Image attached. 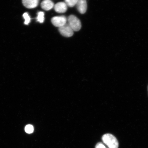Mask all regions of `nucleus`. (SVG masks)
<instances>
[{
    "label": "nucleus",
    "mask_w": 148,
    "mask_h": 148,
    "mask_svg": "<svg viewBox=\"0 0 148 148\" xmlns=\"http://www.w3.org/2000/svg\"><path fill=\"white\" fill-rule=\"evenodd\" d=\"M103 143L109 148H118L119 143L117 139L113 135L110 134H106L102 138Z\"/></svg>",
    "instance_id": "f257e3e1"
},
{
    "label": "nucleus",
    "mask_w": 148,
    "mask_h": 148,
    "mask_svg": "<svg viewBox=\"0 0 148 148\" xmlns=\"http://www.w3.org/2000/svg\"><path fill=\"white\" fill-rule=\"evenodd\" d=\"M69 24L74 31H78L81 28V23L80 20L73 15H70L68 18Z\"/></svg>",
    "instance_id": "f03ea898"
},
{
    "label": "nucleus",
    "mask_w": 148,
    "mask_h": 148,
    "mask_svg": "<svg viewBox=\"0 0 148 148\" xmlns=\"http://www.w3.org/2000/svg\"><path fill=\"white\" fill-rule=\"evenodd\" d=\"M67 19L64 16H56L51 18V22L55 26L60 27L66 24Z\"/></svg>",
    "instance_id": "7ed1b4c3"
},
{
    "label": "nucleus",
    "mask_w": 148,
    "mask_h": 148,
    "mask_svg": "<svg viewBox=\"0 0 148 148\" xmlns=\"http://www.w3.org/2000/svg\"><path fill=\"white\" fill-rule=\"evenodd\" d=\"M59 31L62 36L67 38L73 36V34L74 31L68 23L59 27Z\"/></svg>",
    "instance_id": "20e7f679"
},
{
    "label": "nucleus",
    "mask_w": 148,
    "mask_h": 148,
    "mask_svg": "<svg viewBox=\"0 0 148 148\" xmlns=\"http://www.w3.org/2000/svg\"><path fill=\"white\" fill-rule=\"evenodd\" d=\"M77 10L81 14H84L87 9L86 0H78L77 3Z\"/></svg>",
    "instance_id": "39448f33"
},
{
    "label": "nucleus",
    "mask_w": 148,
    "mask_h": 148,
    "mask_svg": "<svg viewBox=\"0 0 148 148\" xmlns=\"http://www.w3.org/2000/svg\"><path fill=\"white\" fill-rule=\"evenodd\" d=\"M54 10L58 13H64L67 10V5L65 3L61 2L56 3L54 6Z\"/></svg>",
    "instance_id": "423d86ee"
},
{
    "label": "nucleus",
    "mask_w": 148,
    "mask_h": 148,
    "mask_svg": "<svg viewBox=\"0 0 148 148\" xmlns=\"http://www.w3.org/2000/svg\"><path fill=\"white\" fill-rule=\"evenodd\" d=\"M40 0H22L24 6L27 8H34L38 6Z\"/></svg>",
    "instance_id": "0eeeda50"
},
{
    "label": "nucleus",
    "mask_w": 148,
    "mask_h": 148,
    "mask_svg": "<svg viewBox=\"0 0 148 148\" xmlns=\"http://www.w3.org/2000/svg\"><path fill=\"white\" fill-rule=\"evenodd\" d=\"M54 6V3L51 0H43L41 3L42 8L46 11L51 10Z\"/></svg>",
    "instance_id": "6e6552de"
},
{
    "label": "nucleus",
    "mask_w": 148,
    "mask_h": 148,
    "mask_svg": "<svg viewBox=\"0 0 148 148\" xmlns=\"http://www.w3.org/2000/svg\"><path fill=\"white\" fill-rule=\"evenodd\" d=\"M36 19L39 23H43L44 21V13L41 12H38Z\"/></svg>",
    "instance_id": "1a4fd4ad"
},
{
    "label": "nucleus",
    "mask_w": 148,
    "mask_h": 148,
    "mask_svg": "<svg viewBox=\"0 0 148 148\" xmlns=\"http://www.w3.org/2000/svg\"><path fill=\"white\" fill-rule=\"evenodd\" d=\"M78 1V0H65V3L67 6L72 7L76 5Z\"/></svg>",
    "instance_id": "9d476101"
},
{
    "label": "nucleus",
    "mask_w": 148,
    "mask_h": 148,
    "mask_svg": "<svg viewBox=\"0 0 148 148\" xmlns=\"http://www.w3.org/2000/svg\"><path fill=\"white\" fill-rule=\"evenodd\" d=\"M23 17L25 19V25H28L30 23L31 18L29 16V14L27 12H25L23 14Z\"/></svg>",
    "instance_id": "9b49d317"
},
{
    "label": "nucleus",
    "mask_w": 148,
    "mask_h": 148,
    "mask_svg": "<svg viewBox=\"0 0 148 148\" xmlns=\"http://www.w3.org/2000/svg\"><path fill=\"white\" fill-rule=\"evenodd\" d=\"M25 130L26 132L27 133V134H32L34 131V127L32 125H27L25 127Z\"/></svg>",
    "instance_id": "f8f14e48"
},
{
    "label": "nucleus",
    "mask_w": 148,
    "mask_h": 148,
    "mask_svg": "<svg viewBox=\"0 0 148 148\" xmlns=\"http://www.w3.org/2000/svg\"><path fill=\"white\" fill-rule=\"evenodd\" d=\"M95 148H107L105 146L101 143H98L96 145Z\"/></svg>",
    "instance_id": "ddd939ff"
}]
</instances>
